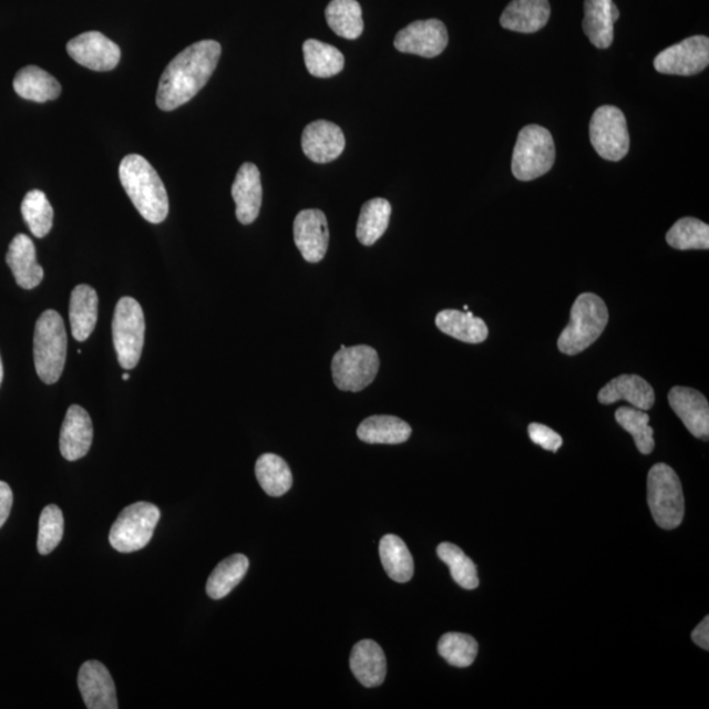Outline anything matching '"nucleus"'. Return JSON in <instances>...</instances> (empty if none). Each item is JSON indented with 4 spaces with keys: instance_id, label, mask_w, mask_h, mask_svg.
Returning <instances> with one entry per match:
<instances>
[{
    "instance_id": "obj_2",
    "label": "nucleus",
    "mask_w": 709,
    "mask_h": 709,
    "mask_svg": "<svg viewBox=\"0 0 709 709\" xmlns=\"http://www.w3.org/2000/svg\"><path fill=\"white\" fill-rule=\"evenodd\" d=\"M120 182L140 215L152 224L168 216V195L155 168L142 155L130 154L120 163Z\"/></svg>"
},
{
    "instance_id": "obj_7",
    "label": "nucleus",
    "mask_w": 709,
    "mask_h": 709,
    "mask_svg": "<svg viewBox=\"0 0 709 709\" xmlns=\"http://www.w3.org/2000/svg\"><path fill=\"white\" fill-rule=\"evenodd\" d=\"M113 345L120 366L134 370L145 342V316L141 305L132 297L120 299L112 321Z\"/></svg>"
},
{
    "instance_id": "obj_17",
    "label": "nucleus",
    "mask_w": 709,
    "mask_h": 709,
    "mask_svg": "<svg viewBox=\"0 0 709 709\" xmlns=\"http://www.w3.org/2000/svg\"><path fill=\"white\" fill-rule=\"evenodd\" d=\"M669 403L686 429L695 438L707 441L709 436V405L706 397L692 388L674 387L669 393Z\"/></svg>"
},
{
    "instance_id": "obj_41",
    "label": "nucleus",
    "mask_w": 709,
    "mask_h": 709,
    "mask_svg": "<svg viewBox=\"0 0 709 709\" xmlns=\"http://www.w3.org/2000/svg\"><path fill=\"white\" fill-rule=\"evenodd\" d=\"M528 435L532 442L541 445L544 450L557 452L562 449L563 438L556 431L549 429L548 425L531 423L528 425Z\"/></svg>"
},
{
    "instance_id": "obj_3",
    "label": "nucleus",
    "mask_w": 709,
    "mask_h": 709,
    "mask_svg": "<svg viewBox=\"0 0 709 709\" xmlns=\"http://www.w3.org/2000/svg\"><path fill=\"white\" fill-rule=\"evenodd\" d=\"M66 357L65 323L55 310H47L35 322L33 338L34 368L41 381L55 384L61 379Z\"/></svg>"
},
{
    "instance_id": "obj_24",
    "label": "nucleus",
    "mask_w": 709,
    "mask_h": 709,
    "mask_svg": "<svg viewBox=\"0 0 709 709\" xmlns=\"http://www.w3.org/2000/svg\"><path fill=\"white\" fill-rule=\"evenodd\" d=\"M99 299L96 290L88 284L74 288L70 297L71 332L78 342L88 340L97 322Z\"/></svg>"
},
{
    "instance_id": "obj_32",
    "label": "nucleus",
    "mask_w": 709,
    "mask_h": 709,
    "mask_svg": "<svg viewBox=\"0 0 709 709\" xmlns=\"http://www.w3.org/2000/svg\"><path fill=\"white\" fill-rule=\"evenodd\" d=\"M325 13L329 27L340 38L357 40L363 33V16L358 0H331Z\"/></svg>"
},
{
    "instance_id": "obj_39",
    "label": "nucleus",
    "mask_w": 709,
    "mask_h": 709,
    "mask_svg": "<svg viewBox=\"0 0 709 709\" xmlns=\"http://www.w3.org/2000/svg\"><path fill=\"white\" fill-rule=\"evenodd\" d=\"M438 651L455 668H467L477 657L479 644L470 635L450 633L439 640Z\"/></svg>"
},
{
    "instance_id": "obj_33",
    "label": "nucleus",
    "mask_w": 709,
    "mask_h": 709,
    "mask_svg": "<svg viewBox=\"0 0 709 709\" xmlns=\"http://www.w3.org/2000/svg\"><path fill=\"white\" fill-rule=\"evenodd\" d=\"M250 566L245 555H233L219 563L212 572L207 583V594L212 599H223L239 585Z\"/></svg>"
},
{
    "instance_id": "obj_27",
    "label": "nucleus",
    "mask_w": 709,
    "mask_h": 709,
    "mask_svg": "<svg viewBox=\"0 0 709 709\" xmlns=\"http://www.w3.org/2000/svg\"><path fill=\"white\" fill-rule=\"evenodd\" d=\"M410 436V424L392 415L367 418L358 428L360 441L370 444H401L408 442Z\"/></svg>"
},
{
    "instance_id": "obj_18",
    "label": "nucleus",
    "mask_w": 709,
    "mask_h": 709,
    "mask_svg": "<svg viewBox=\"0 0 709 709\" xmlns=\"http://www.w3.org/2000/svg\"><path fill=\"white\" fill-rule=\"evenodd\" d=\"M232 196L236 202V216L238 222L250 225L258 218L261 207L260 173L254 163L247 162L239 167L236 181L233 183Z\"/></svg>"
},
{
    "instance_id": "obj_8",
    "label": "nucleus",
    "mask_w": 709,
    "mask_h": 709,
    "mask_svg": "<svg viewBox=\"0 0 709 709\" xmlns=\"http://www.w3.org/2000/svg\"><path fill=\"white\" fill-rule=\"evenodd\" d=\"M160 520L161 510L153 503H133L113 523L110 531L111 547L122 553L145 548L151 543Z\"/></svg>"
},
{
    "instance_id": "obj_44",
    "label": "nucleus",
    "mask_w": 709,
    "mask_h": 709,
    "mask_svg": "<svg viewBox=\"0 0 709 709\" xmlns=\"http://www.w3.org/2000/svg\"><path fill=\"white\" fill-rule=\"evenodd\" d=\"M612 16H613L614 23H615V21H618L619 18H620V11H619L618 7H616L615 3H613Z\"/></svg>"
},
{
    "instance_id": "obj_4",
    "label": "nucleus",
    "mask_w": 709,
    "mask_h": 709,
    "mask_svg": "<svg viewBox=\"0 0 709 709\" xmlns=\"http://www.w3.org/2000/svg\"><path fill=\"white\" fill-rule=\"evenodd\" d=\"M608 323L605 301L594 294H583L574 301L571 321L558 338V350L565 354H578L595 342Z\"/></svg>"
},
{
    "instance_id": "obj_23",
    "label": "nucleus",
    "mask_w": 709,
    "mask_h": 709,
    "mask_svg": "<svg viewBox=\"0 0 709 709\" xmlns=\"http://www.w3.org/2000/svg\"><path fill=\"white\" fill-rule=\"evenodd\" d=\"M551 17L548 0H513L503 11L501 25L520 33H535L547 25Z\"/></svg>"
},
{
    "instance_id": "obj_43",
    "label": "nucleus",
    "mask_w": 709,
    "mask_h": 709,
    "mask_svg": "<svg viewBox=\"0 0 709 709\" xmlns=\"http://www.w3.org/2000/svg\"><path fill=\"white\" fill-rule=\"evenodd\" d=\"M692 641L701 649H709V618L706 616L705 620H701L699 626L693 629L691 635Z\"/></svg>"
},
{
    "instance_id": "obj_35",
    "label": "nucleus",
    "mask_w": 709,
    "mask_h": 709,
    "mask_svg": "<svg viewBox=\"0 0 709 709\" xmlns=\"http://www.w3.org/2000/svg\"><path fill=\"white\" fill-rule=\"evenodd\" d=\"M666 243L677 250H708L709 226L698 218H680L666 234Z\"/></svg>"
},
{
    "instance_id": "obj_30",
    "label": "nucleus",
    "mask_w": 709,
    "mask_h": 709,
    "mask_svg": "<svg viewBox=\"0 0 709 709\" xmlns=\"http://www.w3.org/2000/svg\"><path fill=\"white\" fill-rule=\"evenodd\" d=\"M392 216V205L386 198L376 197L367 202L361 208L357 237L364 246H372L384 236L389 219Z\"/></svg>"
},
{
    "instance_id": "obj_31",
    "label": "nucleus",
    "mask_w": 709,
    "mask_h": 709,
    "mask_svg": "<svg viewBox=\"0 0 709 709\" xmlns=\"http://www.w3.org/2000/svg\"><path fill=\"white\" fill-rule=\"evenodd\" d=\"M255 476L261 489L271 496L286 494L294 484L292 472L286 460L275 453H265L257 460Z\"/></svg>"
},
{
    "instance_id": "obj_38",
    "label": "nucleus",
    "mask_w": 709,
    "mask_h": 709,
    "mask_svg": "<svg viewBox=\"0 0 709 709\" xmlns=\"http://www.w3.org/2000/svg\"><path fill=\"white\" fill-rule=\"evenodd\" d=\"M616 422L634 436L637 450L649 455L655 450L654 429L649 425V415L644 410L621 407L616 410Z\"/></svg>"
},
{
    "instance_id": "obj_16",
    "label": "nucleus",
    "mask_w": 709,
    "mask_h": 709,
    "mask_svg": "<svg viewBox=\"0 0 709 709\" xmlns=\"http://www.w3.org/2000/svg\"><path fill=\"white\" fill-rule=\"evenodd\" d=\"M305 155L316 163L336 161L343 153L346 138L342 130L326 120H318L305 127L301 137Z\"/></svg>"
},
{
    "instance_id": "obj_1",
    "label": "nucleus",
    "mask_w": 709,
    "mask_h": 709,
    "mask_svg": "<svg viewBox=\"0 0 709 709\" xmlns=\"http://www.w3.org/2000/svg\"><path fill=\"white\" fill-rule=\"evenodd\" d=\"M222 56V45L215 40L196 42L168 63L161 76L157 105L174 111L193 99L208 83Z\"/></svg>"
},
{
    "instance_id": "obj_14",
    "label": "nucleus",
    "mask_w": 709,
    "mask_h": 709,
    "mask_svg": "<svg viewBox=\"0 0 709 709\" xmlns=\"http://www.w3.org/2000/svg\"><path fill=\"white\" fill-rule=\"evenodd\" d=\"M295 244L309 264H318L325 258L329 247V224L319 209H305L295 218Z\"/></svg>"
},
{
    "instance_id": "obj_45",
    "label": "nucleus",
    "mask_w": 709,
    "mask_h": 709,
    "mask_svg": "<svg viewBox=\"0 0 709 709\" xmlns=\"http://www.w3.org/2000/svg\"><path fill=\"white\" fill-rule=\"evenodd\" d=\"M3 376H4L3 361H2V358H0V386H2Z\"/></svg>"
},
{
    "instance_id": "obj_34",
    "label": "nucleus",
    "mask_w": 709,
    "mask_h": 709,
    "mask_svg": "<svg viewBox=\"0 0 709 709\" xmlns=\"http://www.w3.org/2000/svg\"><path fill=\"white\" fill-rule=\"evenodd\" d=\"M305 65L317 78H330L345 69V55L337 48L318 40H307L302 47Z\"/></svg>"
},
{
    "instance_id": "obj_29",
    "label": "nucleus",
    "mask_w": 709,
    "mask_h": 709,
    "mask_svg": "<svg viewBox=\"0 0 709 709\" xmlns=\"http://www.w3.org/2000/svg\"><path fill=\"white\" fill-rule=\"evenodd\" d=\"M380 558L382 566L395 583H409L414 576V562L405 542L395 535H386L380 541Z\"/></svg>"
},
{
    "instance_id": "obj_26",
    "label": "nucleus",
    "mask_w": 709,
    "mask_h": 709,
    "mask_svg": "<svg viewBox=\"0 0 709 709\" xmlns=\"http://www.w3.org/2000/svg\"><path fill=\"white\" fill-rule=\"evenodd\" d=\"M13 89L20 97L35 103L54 101L62 91L60 82L38 66L21 69L13 80Z\"/></svg>"
},
{
    "instance_id": "obj_21",
    "label": "nucleus",
    "mask_w": 709,
    "mask_h": 709,
    "mask_svg": "<svg viewBox=\"0 0 709 709\" xmlns=\"http://www.w3.org/2000/svg\"><path fill=\"white\" fill-rule=\"evenodd\" d=\"M7 265L11 268L19 287L33 289L44 279V269L38 264L33 240L25 234H18L6 255Z\"/></svg>"
},
{
    "instance_id": "obj_46",
    "label": "nucleus",
    "mask_w": 709,
    "mask_h": 709,
    "mask_svg": "<svg viewBox=\"0 0 709 709\" xmlns=\"http://www.w3.org/2000/svg\"><path fill=\"white\" fill-rule=\"evenodd\" d=\"M123 380H124V381H127V380H130V374H127V373H124V374H123Z\"/></svg>"
},
{
    "instance_id": "obj_19",
    "label": "nucleus",
    "mask_w": 709,
    "mask_h": 709,
    "mask_svg": "<svg viewBox=\"0 0 709 709\" xmlns=\"http://www.w3.org/2000/svg\"><path fill=\"white\" fill-rule=\"evenodd\" d=\"M92 439H94V428H92L90 414L80 405H71L61 429L60 450L62 456L69 461L86 456L91 449Z\"/></svg>"
},
{
    "instance_id": "obj_11",
    "label": "nucleus",
    "mask_w": 709,
    "mask_h": 709,
    "mask_svg": "<svg viewBox=\"0 0 709 709\" xmlns=\"http://www.w3.org/2000/svg\"><path fill=\"white\" fill-rule=\"evenodd\" d=\"M709 65V39L692 35L679 44L666 48L655 59L658 73L691 76L701 73Z\"/></svg>"
},
{
    "instance_id": "obj_9",
    "label": "nucleus",
    "mask_w": 709,
    "mask_h": 709,
    "mask_svg": "<svg viewBox=\"0 0 709 709\" xmlns=\"http://www.w3.org/2000/svg\"><path fill=\"white\" fill-rule=\"evenodd\" d=\"M378 352L367 345L340 347L331 361L332 380L343 392H360L370 387L379 373Z\"/></svg>"
},
{
    "instance_id": "obj_37",
    "label": "nucleus",
    "mask_w": 709,
    "mask_h": 709,
    "mask_svg": "<svg viewBox=\"0 0 709 709\" xmlns=\"http://www.w3.org/2000/svg\"><path fill=\"white\" fill-rule=\"evenodd\" d=\"M436 552L439 558L450 567L451 576L459 586L465 590H474L479 587L477 566L465 555L463 549L452 543H442Z\"/></svg>"
},
{
    "instance_id": "obj_40",
    "label": "nucleus",
    "mask_w": 709,
    "mask_h": 709,
    "mask_svg": "<svg viewBox=\"0 0 709 709\" xmlns=\"http://www.w3.org/2000/svg\"><path fill=\"white\" fill-rule=\"evenodd\" d=\"M63 531H65V520H63L62 510L55 505H48L42 510L39 523L38 549L40 555H51L59 547Z\"/></svg>"
},
{
    "instance_id": "obj_15",
    "label": "nucleus",
    "mask_w": 709,
    "mask_h": 709,
    "mask_svg": "<svg viewBox=\"0 0 709 709\" xmlns=\"http://www.w3.org/2000/svg\"><path fill=\"white\" fill-rule=\"evenodd\" d=\"M78 687L89 709H117L116 686L102 662L88 661L78 674Z\"/></svg>"
},
{
    "instance_id": "obj_5",
    "label": "nucleus",
    "mask_w": 709,
    "mask_h": 709,
    "mask_svg": "<svg viewBox=\"0 0 709 709\" xmlns=\"http://www.w3.org/2000/svg\"><path fill=\"white\" fill-rule=\"evenodd\" d=\"M648 505L657 526L662 530H676L684 522L682 484L676 471L668 464H656L649 471Z\"/></svg>"
},
{
    "instance_id": "obj_13",
    "label": "nucleus",
    "mask_w": 709,
    "mask_h": 709,
    "mask_svg": "<svg viewBox=\"0 0 709 709\" xmlns=\"http://www.w3.org/2000/svg\"><path fill=\"white\" fill-rule=\"evenodd\" d=\"M66 51L80 65L94 71H111L122 59V51L116 42L95 31L76 35L69 41Z\"/></svg>"
},
{
    "instance_id": "obj_22",
    "label": "nucleus",
    "mask_w": 709,
    "mask_h": 709,
    "mask_svg": "<svg viewBox=\"0 0 709 709\" xmlns=\"http://www.w3.org/2000/svg\"><path fill=\"white\" fill-rule=\"evenodd\" d=\"M351 671L361 685L373 689L384 684L387 657L380 645L372 640H361L354 645L350 657Z\"/></svg>"
},
{
    "instance_id": "obj_12",
    "label": "nucleus",
    "mask_w": 709,
    "mask_h": 709,
    "mask_svg": "<svg viewBox=\"0 0 709 709\" xmlns=\"http://www.w3.org/2000/svg\"><path fill=\"white\" fill-rule=\"evenodd\" d=\"M449 45V31L443 21L438 19L418 20L397 33L394 47L397 51L417 54L424 59H434Z\"/></svg>"
},
{
    "instance_id": "obj_6",
    "label": "nucleus",
    "mask_w": 709,
    "mask_h": 709,
    "mask_svg": "<svg viewBox=\"0 0 709 709\" xmlns=\"http://www.w3.org/2000/svg\"><path fill=\"white\" fill-rule=\"evenodd\" d=\"M556 160L555 141L541 125L523 127L517 136L513 154V174L517 181H535L548 172Z\"/></svg>"
},
{
    "instance_id": "obj_42",
    "label": "nucleus",
    "mask_w": 709,
    "mask_h": 709,
    "mask_svg": "<svg viewBox=\"0 0 709 709\" xmlns=\"http://www.w3.org/2000/svg\"><path fill=\"white\" fill-rule=\"evenodd\" d=\"M13 503V494L9 484L0 481V528L9 520Z\"/></svg>"
},
{
    "instance_id": "obj_36",
    "label": "nucleus",
    "mask_w": 709,
    "mask_h": 709,
    "mask_svg": "<svg viewBox=\"0 0 709 709\" xmlns=\"http://www.w3.org/2000/svg\"><path fill=\"white\" fill-rule=\"evenodd\" d=\"M21 215L35 238H44L53 228L54 212L42 191H30L21 203Z\"/></svg>"
},
{
    "instance_id": "obj_28",
    "label": "nucleus",
    "mask_w": 709,
    "mask_h": 709,
    "mask_svg": "<svg viewBox=\"0 0 709 709\" xmlns=\"http://www.w3.org/2000/svg\"><path fill=\"white\" fill-rule=\"evenodd\" d=\"M613 0H585L584 31L592 44L607 49L614 41Z\"/></svg>"
},
{
    "instance_id": "obj_25",
    "label": "nucleus",
    "mask_w": 709,
    "mask_h": 709,
    "mask_svg": "<svg viewBox=\"0 0 709 709\" xmlns=\"http://www.w3.org/2000/svg\"><path fill=\"white\" fill-rule=\"evenodd\" d=\"M436 328L444 335L461 340V342L479 345L485 342L489 330L484 319L474 317L472 311L446 309L438 314Z\"/></svg>"
},
{
    "instance_id": "obj_10",
    "label": "nucleus",
    "mask_w": 709,
    "mask_h": 709,
    "mask_svg": "<svg viewBox=\"0 0 709 709\" xmlns=\"http://www.w3.org/2000/svg\"><path fill=\"white\" fill-rule=\"evenodd\" d=\"M590 140L595 152L606 161L619 162L629 151L626 116L614 105L599 106L590 122Z\"/></svg>"
},
{
    "instance_id": "obj_20",
    "label": "nucleus",
    "mask_w": 709,
    "mask_h": 709,
    "mask_svg": "<svg viewBox=\"0 0 709 709\" xmlns=\"http://www.w3.org/2000/svg\"><path fill=\"white\" fill-rule=\"evenodd\" d=\"M598 401L603 405L627 401L630 407L647 411L654 408L656 395L654 388L640 376L621 374L600 389Z\"/></svg>"
}]
</instances>
